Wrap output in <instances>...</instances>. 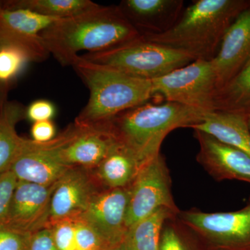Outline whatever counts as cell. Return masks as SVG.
<instances>
[{"label":"cell","instance_id":"cell-1","mask_svg":"<svg viewBox=\"0 0 250 250\" xmlns=\"http://www.w3.org/2000/svg\"><path fill=\"white\" fill-rule=\"evenodd\" d=\"M141 36L118 6L101 5L74 17L58 20L41 33L49 54L64 66H72L82 51L103 52Z\"/></svg>","mask_w":250,"mask_h":250},{"label":"cell","instance_id":"cell-2","mask_svg":"<svg viewBox=\"0 0 250 250\" xmlns=\"http://www.w3.org/2000/svg\"><path fill=\"white\" fill-rule=\"evenodd\" d=\"M207 113L178 103L147 102L101 124L143 166L161 152V144L169 133L199 124Z\"/></svg>","mask_w":250,"mask_h":250},{"label":"cell","instance_id":"cell-3","mask_svg":"<svg viewBox=\"0 0 250 250\" xmlns=\"http://www.w3.org/2000/svg\"><path fill=\"white\" fill-rule=\"evenodd\" d=\"M250 6L249 0H196L184 9L170 30L141 36L151 42L184 51L195 59L211 61L226 31Z\"/></svg>","mask_w":250,"mask_h":250},{"label":"cell","instance_id":"cell-4","mask_svg":"<svg viewBox=\"0 0 250 250\" xmlns=\"http://www.w3.org/2000/svg\"><path fill=\"white\" fill-rule=\"evenodd\" d=\"M72 66L90 90L88 103L75 120L80 126L105 123L154 96L152 80L94 63L81 55Z\"/></svg>","mask_w":250,"mask_h":250},{"label":"cell","instance_id":"cell-5","mask_svg":"<svg viewBox=\"0 0 250 250\" xmlns=\"http://www.w3.org/2000/svg\"><path fill=\"white\" fill-rule=\"evenodd\" d=\"M81 56L88 62L147 80H156L196 60L187 52L151 42L141 36L108 50Z\"/></svg>","mask_w":250,"mask_h":250},{"label":"cell","instance_id":"cell-6","mask_svg":"<svg viewBox=\"0 0 250 250\" xmlns=\"http://www.w3.org/2000/svg\"><path fill=\"white\" fill-rule=\"evenodd\" d=\"M177 218L210 249L250 250V198L235 211L208 213L192 208L179 210Z\"/></svg>","mask_w":250,"mask_h":250},{"label":"cell","instance_id":"cell-7","mask_svg":"<svg viewBox=\"0 0 250 250\" xmlns=\"http://www.w3.org/2000/svg\"><path fill=\"white\" fill-rule=\"evenodd\" d=\"M152 82L154 95H161L166 102L206 112L214 111L218 88L210 61L196 59Z\"/></svg>","mask_w":250,"mask_h":250},{"label":"cell","instance_id":"cell-8","mask_svg":"<svg viewBox=\"0 0 250 250\" xmlns=\"http://www.w3.org/2000/svg\"><path fill=\"white\" fill-rule=\"evenodd\" d=\"M161 208L178 213L172 192V179L161 153L145 163L131 185L126 229Z\"/></svg>","mask_w":250,"mask_h":250},{"label":"cell","instance_id":"cell-9","mask_svg":"<svg viewBox=\"0 0 250 250\" xmlns=\"http://www.w3.org/2000/svg\"><path fill=\"white\" fill-rule=\"evenodd\" d=\"M131 187L104 188L91 199L79 217L109 246L121 244L126 233V216Z\"/></svg>","mask_w":250,"mask_h":250},{"label":"cell","instance_id":"cell-10","mask_svg":"<svg viewBox=\"0 0 250 250\" xmlns=\"http://www.w3.org/2000/svg\"><path fill=\"white\" fill-rule=\"evenodd\" d=\"M60 143L59 136L45 143L26 139L9 170L18 181L47 187L54 185L72 167L62 159Z\"/></svg>","mask_w":250,"mask_h":250},{"label":"cell","instance_id":"cell-11","mask_svg":"<svg viewBox=\"0 0 250 250\" xmlns=\"http://www.w3.org/2000/svg\"><path fill=\"white\" fill-rule=\"evenodd\" d=\"M60 137V153L63 161L72 167L96 168L118 144L103 125H70Z\"/></svg>","mask_w":250,"mask_h":250},{"label":"cell","instance_id":"cell-12","mask_svg":"<svg viewBox=\"0 0 250 250\" xmlns=\"http://www.w3.org/2000/svg\"><path fill=\"white\" fill-rule=\"evenodd\" d=\"M55 184L42 186L18 181L9 209L1 223L28 233L47 228Z\"/></svg>","mask_w":250,"mask_h":250},{"label":"cell","instance_id":"cell-13","mask_svg":"<svg viewBox=\"0 0 250 250\" xmlns=\"http://www.w3.org/2000/svg\"><path fill=\"white\" fill-rule=\"evenodd\" d=\"M58 20L30 10L5 7L0 3V41L20 46L29 54L32 62H41L49 53L41 33Z\"/></svg>","mask_w":250,"mask_h":250},{"label":"cell","instance_id":"cell-14","mask_svg":"<svg viewBox=\"0 0 250 250\" xmlns=\"http://www.w3.org/2000/svg\"><path fill=\"white\" fill-rule=\"evenodd\" d=\"M102 189L93 170L71 167L56 183L51 197L49 223L79 218Z\"/></svg>","mask_w":250,"mask_h":250},{"label":"cell","instance_id":"cell-15","mask_svg":"<svg viewBox=\"0 0 250 250\" xmlns=\"http://www.w3.org/2000/svg\"><path fill=\"white\" fill-rule=\"evenodd\" d=\"M200 149L197 162L217 182L242 181L250 184V156L213 136L194 130Z\"/></svg>","mask_w":250,"mask_h":250},{"label":"cell","instance_id":"cell-16","mask_svg":"<svg viewBox=\"0 0 250 250\" xmlns=\"http://www.w3.org/2000/svg\"><path fill=\"white\" fill-rule=\"evenodd\" d=\"M250 59V6L243 11L223 36L212 66L217 91L241 70Z\"/></svg>","mask_w":250,"mask_h":250},{"label":"cell","instance_id":"cell-17","mask_svg":"<svg viewBox=\"0 0 250 250\" xmlns=\"http://www.w3.org/2000/svg\"><path fill=\"white\" fill-rule=\"evenodd\" d=\"M182 0H123L118 8L141 35L170 30L184 11Z\"/></svg>","mask_w":250,"mask_h":250},{"label":"cell","instance_id":"cell-18","mask_svg":"<svg viewBox=\"0 0 250 250\" xmlns=\"http://www.w3.org/2000/svg\"><path fill=\"white\" fill-rule=\"evenodd\" d=\"M190 128L209 134L250 156V130L246 116L229 112L210 111L206 113L201 123Z\"/></svg>","mask_w":250,"mask_h":250},{"label":"cell","instance_id":"cell-19","mask_svg":"<svg viewBox=\"0 0 250 250\" xmlns=\"http://www.w3.org/2000/svg\"><path fill=\"white\" fill-rule=\"evenodd\" d=\"M141 166L136 156L118 143L93 171L103 188H122L131 187Z\"/></svg>","mask_w":250,"mask_h":250},{"label":"cell","instance_id":"cell-20","mask_svg":"<svg viewBox=\"0 0 250 250\" xmlns=\"http://www.w3.org/2000/svg\"><path fill=\"white\" fill-rule=\"evenodd\" d=\"M25 118L21 103L7 101L0 109V173L9 170L25 139L18 135L16 126Z\"/></svg>","mask_w":250,"mask_h":250},{"label":"cell","instance_id":"cell-21","mask_svg":"<svg viewBox=\"0 0 250 250\" xmlns=\"http://www.w3.org/2000/svg\"><path fill=\"white\" fill-rule=\"evenodd\" d=\"M178 213L167 208H159L128 228L122 245L126 250H160L163 226L167 219Z\"/></svg>","mask_w":250,"mask_h":250},{"label":"cell","instance_id":"cell-22","mask_svg":"<svg viewBox=\"0 0 250 250\" xmlns=\"http://www.w3.org/2000/svg\"><path fill=\"white\" fill-rule=\"evenodd\" d=\"M213 110L250 117V59L226 85L216 92Z\"/></svg>","mask_w":250,"mask_h":250},{"label":"cell","instance_id":"cell-23","mask_svg":"<svg viewBox=\"0 0 250 250\" xmlns=\"http://www.w3.org/2000/svg\"><path fill=\"white\" fill-rule=\"evenodd\" d=\"M2 6L24 9L55 19L74 17L97 7L90 0H0Z\"/></svg>","mask_w":250,"mask_h":250},{"label":"cell","instance_id":"cell-24","mask_svg":"<svg viewBox=\"0 0 250 250\" xmlns=\"http://www.w3.org/2000/svg\"><path fill=\"white\" fill-rule=\"evenodd\" d=\"M31 62L30 56L22 47L0 41V85L11 88Z\"/></svg>","mask_w":250,"mask_h":250},{"label":"cell","instance_id":"cell-25","mask_svg":"<svg viewBox=\"0 0 250 250\" xmlns=\"http://www.w3.org/2000/svg\"><path fill=\"white\" fill-rule=\"evenodd\" d=\"M197 236L177 218L167 219L163 226L160 250H197L193 246Z\"/></svg>","mask_w":250,"mask_h":250},{"label":"cell","instance_id":"cell-26","mask_svg":"<svg viewBox=\"0 0 250 250\" xmlns=\"http://www.w3.org/2000/svg\"><path fill=\"white\" fill-rule=\"evenodd\" d=\"M77 218L62 219L49 223L47 228L50 229L54 243L59 250H76L75 220Z\"/></svg>","mask_w":250,"mask_h":250},{"label":"cell","instance_id":"cell-27","mask_svg":"<svg viewBox=\"0 0 250 250\" xmlns=\"http://www.w3.org/2000/svg\"><path fill=\"white\" fill-rule=\"evenodd\" d=\"M76 250H104L109 247L88 224L77 218L75 220Z\"/></svg>","mask_w":250,"mask_h":250},{"label":"cell","instance_id":"cell-28","mask_svg":"<svg viewBox=\"0 0 250 250\" xmlns=\"http://www.w3.org/2000/svg\"><path fill=\"white\" fill-rule=\"evenodd\" d=\"M31 234L0 223V250H29Z\"/></svg>","mask_w":250,"mask_h":250},{"label":"cell","instance_id":"cell-29","mask_svg":"<svg viewBox=\"0 0 250 250\" xmlns=\"http://www.w3.org/2000/svg\"><path fill=\"white\" fill-rule=\"evenodd\" d=\"M18 182L11 170L0 173V223L4 220L7 213Z\"/></svg>","mask_w":250,"mask_h":250},{"label":"cell","instance_id":"cell-30","mask_svg":"<svg viewBox=\"0 0 250 250\" xmlns=\"http://www.w3.org/2000/svg\"><path fill=\"white\" fill-rule=\"evenodd\" d=\"M55 106L52 102L38 100L31 103L25 108V118L32 122L52 121L56 115Z\"/></svg>","mask_w":250,"mask_h":250},{"label":"cell","instance_id":"cell-31","mask_svg":"<svg viewBox=\"0 0 250 250\" xmlns=\"http://www.w3.org/2000/svg\"><path fill=\"white\" fill-rule=\"evenodd\" d=\"M29 250H59L54 243L50 229L44 228L31 233Z\"/></svg>","mask_w":250,"mask_h":250},{"label":"cell","instance_id":"cell-32","mask_svg":"<svg viewBox=\"0 0 250 250\" xmlns=\"http://www.w3.org/2000/svg\"><path fill=\"white\" fill-rule=\"evenodd\" d=\"M32 140L36 143H45L56 137V126L52 121L36 122L31 129Z\"/></svg>","mask_w":250,"mask_h":250},{"label":"cell","instance_id":"cell-33","mask_svg":"<svg viewBox=\"0 0 250 250\" xmlns=\"http://www.w3.org/2000/svg\"><path fill=\"white\" fill-rule=\"evenodd\" d=\"M104 250H125L124 246H123L121 243V244L116 245V246H112L108 247V248H106V249H105Z\"/></svg>","mask_w":250,"mask_h":250},{"label":"cell","instance_id":"cell-34","mask_svg":"<svg viewBox=\"0 0 250 250\" xmlns=\"http://www.w3.org/2000/svg\"><path fill=\"white\" fill-rule=\"evenodd\" d=\"M248 126H249L250 130V117L249 118H248Z\"/></svg>","mask_w":250,"mask_h":250},{"label":"cell","instance_id":"cell-35","mask_svg":"<svg viewBox=\"0 0 250 250\" xmlns=\"http://www.w3.org/2000/svg\"><path fill=\"white\" fill-rule=\"evenodd\" d=\"M212 250H219V249H211Z\"/></svg>","mask_w":250,"mask_h":250}]
</instances>
